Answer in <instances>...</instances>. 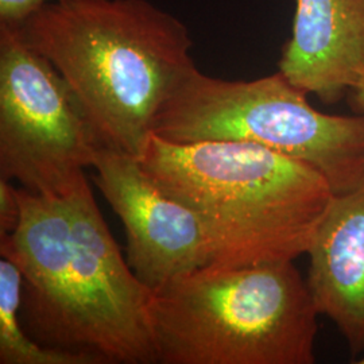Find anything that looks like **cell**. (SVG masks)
Wrapping results in <instances>:
<instances>
[{"instance_id": "cell-14", "label": "cell", "mask_w": 364, "mask_h": 364, "mask_svg": "<svg viewBox=\"0 0 364 364\" xmlns=\"http://www.w3.org/2000/svg\"><path fill=\"white\" fill-rule=\"evenodd\" d=\"M356 363L364 364V355H362V356L359 358V360H356Z\"/></svg>"}, {"instance_id": "cell-7", "label": "cell", "mask_w": 364, "mask_h": 364, "mask_svg": "<svg viewBox=\"0 0 364 364\" xmlns=\"http://www.w3.org/2000/svg\"><path fill=\"white\" fill-rule=\"evenodd\" d=\"M92 168L96 186L124 225L127 263L151 291L210 264L201 224L156 186L138 156L103 146Z\"/></svg>"}, {"instance_id": "cell-9", "label": "cell", "mask_w": 364, "mask_h": 364, "mask_svg": "<svg viewBox=\"0 0 364 364\" xmlns=\"http://www.w3.org/2000/svg\"><path fill=\"white\" fill-rule=\"evenodd\" d=\"M306 282L320 316L346 340L352 359L364 355V181L335 195L308 250Z\"/></svg>"}, {"instance_id": "cell-13", "label": "cell", "mask_w": 364, "mask_h": 364, "mask_svg": "<svg viewBox=\"0 0 364 364\" xmlns=\"http://www.w3.org/2000/svg\"><path fill=\"white\" fill-rule=\"evenodd\" d=\"M352 95H353V105L359 112L364 114V76L352 90Z\"/></svg>"}, {"instance_id": "cell-8", "label": "cell", "mask_w": 364, "mask_h": 364, "mask_svg": "<svg viewBox=\"0 0 364 364\" xmlns=\"http://www.w3.org/2000/svg\"><path fill=\"white\" fill-rule=\"evenodd\" d=\"M279 72L324 105L344 99L364 76V0H296Z\"/></svg>"}, {"instance_id": "cell-10", "label": "cell", "mask_w": 364, "mask_h": 364, "mask_svg": "<svg viewBox=\"0 0 364 364\" xmlns=\"http://www.w3.org/2000/svg\"><path fill=\"white\" fill-rule=\"evenodd\" d=\"M23 278L13 260L0 259V364H93L90 358L41 346L27 335L19 309Z\"/></svg>"}, {"instance_id": "cell-5", "label": "cell", "mask_w": 364, "mask_h": 364, "mask_svg": "<svg viewBox=\"0 0 364 364\" xmlns=\"http://www.w3.org/2000/svg\"><path fill=\"white\" fill-rule=\"evenodd\" d=\"M153 134L171 144H258L321 171L335 195L364 181V114L329 115L279 70L252 81L193 68L156 117Z\"/></svg>"}, {"instance_id": "cell-1", "label": "cell", "mask_w": 364, "mask_h": 364, "mask_svg": "<svg viewBox=\"0 0 364 364\" xmlns=\"http://www.w3.org/2000/svg\"><path fill=\"white\" fill-rule=\"evenodd\" d=\"M21 218L0 237V255L19 267V316L41 346L93 364L158 363L153 291L131 270L88 181L61 197L18 188Z\"/></svg>"}, {"instance_id": "cell-4", "label": "cell", "mask_w": 364, "mask_h": 364, "mask_svg": "<svg viewBox=\"0 0 364 364\" xmlns=\"http://www.w3.org/2000/svg\"><path fill=\"white\" fill-rule=\"evenodd\" d=\"M318 316L294 260L205 266L150 301L162 364H313Z\"/></svg>"}, {"instance_id": "cell-11", "label": "cell", "mask_w": 364, "mask_h": 364, "mask_svg": "<svg viewBox=\"0 0 364 364\" xmlns=\"http://www.w3.org/2000/svg\"><path fill=\"white\" fill-rule=\"evenodd\" d=\"M21 218L18 188L0 178V237L13 234Z\"/></svg>"}, {"instance_id": "cell-3", "label": "cell", "mask_w": 364, "mask_h": 364, "mask_svg": "<svg viewBox=\"0 0 364 364\" xmlns=\"http://www.w3.org/2000/svg\"><path fill=\"white\" fill-rule=\"evenodd\" d=\"M138 159L165 195L195 215L213 267L308 254L335 197L321 171L258 144H171L151 134Z\"/></svg>"}, {"instance_id": "cell-12", "label": "cell", "mask_w": 364, "mask_h": 364, "mask_svg": "<svg viewBox=\"0 0 364 364\" xmlns=\"http://www.w3.org/2000/svg\"><path fill=\"white\" fill-rule=\"evenodd\" d=\"M64 0H0V25H22L41 7Z\"/></svg>"}, {"instance_id": "cell-2", "label": "cell", "mask_w": 364, "mask_h": 364, "mask_svg": "<svg viewBox=\"0 0 364 364\" xmlns=\"http://www.w3.org/2000/svg\"><path fill=\"white\" fill-rule=\"evenodd\" d=\"M18 26L65 78L103 146L135 156L196 68L188 27L149 0L54 1Z\"/></svg>"}, {"instance_id": "cell-6", "label": "cell", "mask_w": 364, "mask_h": 364, "mask_svg": "<svg viewBox=\"0 0 364 364\" xmlns=\"http://www.w3.org/2000/svg\"><path fill=\"white\" fill-rule=\"evenodd\" d=\"M103 144L65 78L18 25H0V178L69 195Z\"/></svg>"}]
</instances>
